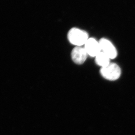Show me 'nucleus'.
Wrapping results in <instances>:
<instances>
[{
	"label": "nucleus",
	"mask_w": 135,
	"mask_h": 135,
	"mask_svg": "<svg viewBox=\"0 0 135 135\" xmlns=\"http://www.w3.org/2000/svg\"><path fill=\"white\" fill-rule=\"evenodd\" d=\"M68 38L70 43L76 47L81 46L85 45L88 40L89 36L87 32L84 30L73 28L69 31Z\"/></svg>",
	"instance_id": "nucleus-1"
},
{
	"label": "nucleus",
	"mask_w": 135,
	"mask_h": 135,
	"mask_svg": "<svg viewBox=\"0 0 135 135\" xmlns=\"http://www.w3.org/2000/svg\"><path fill=\"white\" fill-rule=\"evenodd\" d=\"M101 75L105 79L114 81L119 78L121 74L120 68L115 63H110L104 67L101 68L100 70Z\"/></svg>",
	"instance_id": "nucleus-2"
},
{
	"label": "nucleus",
	"mask_w": 135,
	"mask_h": 135,
	"mask_svg": "<svg viewBox=\"0 0 135 135\" xmlns=\"http://www.w3.org/2000/svg\"><path fill=\"white\" fill-rule=\"evenodd\" d=\"M101 51L106 54L110 59H114L117 57V50L112 42L105 38L99 40Z\"/></svg>",
	"instance_id": "nucleus-3"
},
{
	"label": "nucleus",
	"mask_w": 135,
	"mask_h": 135,
	"mask_svg": "<svg viewBox=\"0 0 135 135\" xmlns=\"http://www.w3.org/2000/svg\"><path fill=\"white\" fill-rule=\"evenodd\" d=\"M87 55L88 54L84 47L81 46H77L71 51V59L75 64L81 65L86 61Z\"/></svg>",
	"instance_id": "nucleus-4"
},
{
	"label": "nucleus",
	"mask_w": 135,
	"mask_h": 135,
	"mask_svg": "<svg viewBox=\"0 0 135 135\" xmlns=\"http://www.w3.org/2000/svg\"><path fill=\"white\" fill-rule=\"evenodd\" d=\"M84 48L88 55L91 57H96L101 52L99 42L93 38H90L84 45Z\"/></svg>",
	"instance_id": "nucleus-5"
},
{
	"label": "nucleus",
	"mask_w": 135,
	"mask_h": 135,
	"mask_svg": "<svg viewBox=\"0 0 135 135\" xmlns=\"http://www.w3.org/2000/svg\"><path fill=\"white\" fill-rule=\"evenodd\" d=\"M110 59L103 52H100L95 57V61L97 64L101 68L104 67L110 63Z\"/></svg>",
	"instance_id": "nucleus-6"
}]
</instances>
